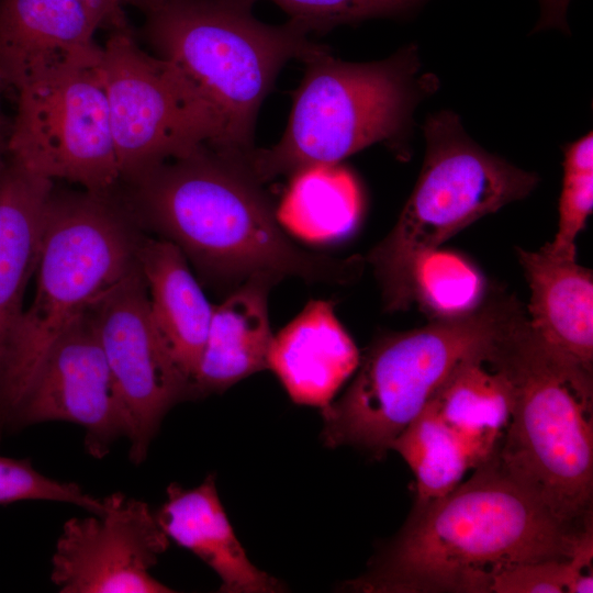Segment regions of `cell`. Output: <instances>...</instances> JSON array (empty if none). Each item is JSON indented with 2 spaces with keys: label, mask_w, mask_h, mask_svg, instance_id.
Returning a JSON list of instances; mask_svg holds the SVG:
<instances>
[{
  "label": "cell",
  "mask_w": 593,
  "mask_h": 593,
  "mask_svg": "<svg viewBox=\"0 0 593 593\" xmlns=\"http://www.w3.org/2000/svg\"><path fill=\"white\" fill-rule=\"evenodd\" d=\"M567 559L526 562L505 569L494 577L491 592L567 593L570 581Z\"/></svg>",
  "instance_id": "28"
},
{
  "label": "cell",
  "mask_w": 593,
  "mask_h": 593,
  "mask_svg": "<svg viewBox=\"0 0 593 593\" xmlns=\"http://www.w3.org/2000/svg\"><path fill=\"white\" fill-rule=\"evenodd\" d=\"M102 501L100 514L63 525L51 559V581L58 591L174 592L149 573L170 544L149 505L119 491Z\"/></svg>",
  "instance_id": "12"
},
{
  "label": "cell",
  "mask_w": 593,
  "mask_h": 593,
  "mask_svg": "<svg viewBox=\"0 0 593 593\" xmlns=\"http://www.w3.org/2000/svg\"><path fill=\"white\" fill-rule=\"evenodd\" d=\"M99 71L120 181L219 145L222 122L214 107L176 65L145 52L133 29L110 32Z\"/></svg>",
  "instance_id": "9"
},
{
  "label": "cell",
  "mask_w": 593,
  "mask_h": 593,
  "mask_svg": "<svg viewBox=\"0 0 593 593\" xmlns=\"http://www.w3.org/2000/svg\"><path fill=\"white\" fill-rule=\"evenodd\" d=\"M89 313L126 412L128 458L138 466L166 414L195 399L193 384L155 323L137 264Z\"/></svg>",
  "instance_id": "11"
},
{
  "label": "cell",
  "mask_w": 593,
  "mask_h": 593,
  "mask_svg": "<svg viewBox=\"0 0 593 593\" xmlns=\"http://www.w3.org/2000/svg\"><path fill=\"white\" fill-rule=\"evenodd\" d=\"M500 443L451 425L427 403L392 443L416 478L414 508L454 490L470 469L496 455Z\"/></svg>",
  "instance_id": "21"
},
{
  "label": "cell",
  "mask_w": 593,
  "mask_h": 593,
  "mask_svg": "<svg viewBox=\"0 0 593 593\" xmlns=\"http://www.w3.org/2000/svg\"><path fill=\"white\" fill-rule=\"evenodd\" d=\"M362 203L354 176L339 164L316 165L291 176L277 216L283 228L310 242H329L357 225Z\"/></svg>",
  "instance_id": "23"
},
{
  "label": "cell",
  "mask_w": 593,
  "mask_h": 593,
  "mask_svg": "<svg viewBox=\"0 0 593 593\" xmlns=\"http://www.w3.org/2000/svg\"><path fill=\"white\" fill-rule=\"evenodd\" d=\"M254 0H165L145 13L139 36L156 56L176 65L203 93L222 122L215 149H253L259 108L281 67L318 44L289 21L269 25Z\"/></svg>",
  "instance_id": "5"
},
{
  "label": "cell",
  "mask_w": 593,
  "mask_h": 593,
  "mask_svg": "<svg viewBox=\"0 0 593 593\" xmlns=\"http://www.w3.org/2000/svg\"><path fill=\"white\" fill-rule=\"evenodd\" d=\"M244 154L204 145L120 181L114 194L142 232L175 244L200 275L239 286L256 275L342 283L357 262L300 247Z\"/></svg>",
  "instance_id": "1"
},
{
  "label": "cell",
  "mask_w": 593,
  "mask_h": 593,
  "mask_svg": "<svg viewBox=\"0 0 593 593\" xmlns=\"http://www.w3.org/2000/svg\"><path fill=\"white\" fill-rule=\"evenodd\" d=\"M582 529L560 524L494 455L466 482L414 508L371 569L347 586L377 593H486L505 569L567 559Z\"/></svg>",
  "instance_id": "2"
},
{
  "label": "cell",
  "mask_w": 593,
  "mask_h": 593,
  "mask_svg": "<svg viewBox=\"0 0 593 593\" xmlns=\"http://www.w3.org/2000/svg\"><path fill=\"white\" fill-rule=\"evenodd\" d=\"M512 300L490 295L467 312L374 342L344 394L321 409L324 445L382 458L451 372L494 340Z\"/></svg>",
  "instance_id": "7"
},
{
  "label": "cell",
  "mask_w": 593,
  "mask_h": 593,
  "mask_svg": "<svg viewBox=\"0 0 593 593\" xmlns=\"http://www.w3.org/2000/svg\"><path fill=\"white\" fill-rule=\"evenodd\" d=\"M166 501L155 513L169 538L205 562L220 578L221 592L273 593L282 583L259 570L248 559L219 497L215 474H208L195 488L172 482Z\"/></svg>",
  "instance_id": "16"
},
{
  "label": "cell",
  "mask_w": 593,
  "mask_h": 593,
  "mask_svg": "<svg viewBox=\"0 0 593 593\" xmlns=\"http://www.w3.org/2000/svg\"><path fill=\"white\" fill-rule=\"evenodd\" d=\"M281 139L244 158L260 182L339 161L379 142L402 136L425 83L411 45L372 63H349L317 45L303 59Z\"/></svg>",
  "instance_id": "6"
},
{
  "label": "cell",
  "mask_w": 593,
  "mask_h": 593,
  "mask_svg": "<svg viewBox=\"0 0 593 593\" xmlns=\"http://www.w3.org/2000/svg\"><path fill=\"white\" fill-rule=\"evenodd\" d=\"M7 138H8V131L0 130V168L2 167L7 157Z\"/></svg>",
  "instance_id": "32"
},
{
  "label": "cell",
  "mask_w": 593,
  "mask_h": 593,
  "mask_svg": "<svg viewBox=\"0 0 593 593\" xmlns=\"http://www.w3.org/2000/svg\"><path fill=\"white\" fill-rule=\"evenodd\" d=\"M136 260L147 287L155 323L176 362L192 381L214 305L192 275L186 256L171 242L142 232Z\"/></svg>",
  "instance_id": "19"
},
{
  "label": "cell",
  "mask_w": 593,
  "mask_h": 593,
  "mask_svg": "<svg viewBox=\"0 0 593 593\" xmlns=\"http://www.w3.org/2000/svg\"><path fill=\"white\" fill-rule=\"evenodd\" d=\"M3 91H5L4 87L1 85L0 82V100H1V94L3 93ZM10 124V122L5 119L2 110H1V101H0V128L2 127H5Z\"/></svg>",
  "instance_id": "33"
},
{
  "label": "cell",
  "mask_w": 593,
  "mask_h": 593,
  "mask_svg": "<svg viewBox=\"0 0 593 593\" xmlns=\"http://www.w3.org/2000/svg\"><path fill=\"white\" fill-rule=\"evenodd\" d=\"M54 187L53 180L27 171L8 156L0 168V369L35 271Z\"/></svg>",
  "instance_id": "20"
},
{
  "label": "cell",
  "mask_w": 593,
  "mask_h": 593,
  "mask_svg": "<svg viewBox=\"0 0 593 593\" xmlns=\"http://www.w3.org/2000/svg\"><path fill=\"white\" fill-rule=\"evenodd\" d=\"M7 156L27 171L110 194L121 175L98 66L64 70L16 91Z\"/></svg>",
  "instance_id": "10"
},
{
  "label": "cell",
  "mask_w": 593,
  "mask_h": 593,
  "mask_svg": "<svg viewBox=\"0 0 593 593\" xmlns=\"http://www.w3.org/2000/svg\"><path fill=\"white\" fill-rule=\"evenodd\" d=\"M100 29L78 0H0V82L21 88L54 74L98 66Z\"/></svg>",
  "instance_id": "14"
},
{
  "label": "cell",
  "mask_w": 593,
  "mask_h": 593,
  "mask_svg": "<svg viewBox=\"0 0 593 593\" xmlns=\"http://www.w3.org/2000/svg\"><path fill=\"white\" fill-rule=\"evenodd\" d=\"M516 251L530 288L532 329L559 354L593 370L592 270L545 245L536 251Z\"/></svg>",
  "instance_id": "17"
},
{
  "label": "cell",
  "mask_w": 593,
  "mask_h": 593,
  "mask_svg": "<svg viewBox=\"0 0 593 593\" xmlns=\"http://www.w3.org/2000/svg\"><path fill=\"white\" fill-rule=\"evenodd\" d=\"M558 228L545 246L553 254L575 257V239L593 209V135L589 132L564 148Z\"/></svg>",
  "instance_id": "25"
},
{
  "label": "cell",
  "mask_w": 593,
  "mask_h": 593,
  "mask_svg": "<svg viewBox=\"0 0 593 593\" xmlns=\"http://www.w3.org/2000/svg\"><path fill=\"white\" fill-rule=\"evenodd\" d=\"M257 1V0H254ZM307 32L410 12L428 0H270Z\"/></svg>",
  "instance_id": "27"
},
{
  "label": "cell",
  "mask_w": 593,
  "mask_h": 593,
  "mask_svg": "<svg viewBox=\"0 0 593 593\" xmlns=\"http://www.w3.org/2000/svg\"><path fill=\"white\" fill-rule=\"evenodd\" d=\"M571 0H538L540 14L535 32L558 29L568 31L567 12Z\"/></svg>",
  "instance_id": "30"
},
{
  "label": "cell",
  "mask_w": 593,
  "mask_h": 593,
  "mask_svg": "<svg viewBox=\"0 0 593 593\" xmlns=\"http://www.w3.org/2000/svg\"><path fill=\"white\" fill-rule=\"evenodd\" d=\"M496 337L463 360L428 404L459 429L501 444L512 415L513 387L497 355Z\"/></svg>",
  "instance_id": "22"
},
{
  "label": "cell",
  "mask_w": 593,
  "mask_h": 593,
  "mask_svg": "<svg viewBox=\"0 0 593 593\" xmlns=\"http://www.w3.org/2000/svg\"><path fill=\"white\" fill-rule=\"evenodd\" d=\"M141 233L114 192L54 187L34 271V296L10 334L0 369V436L12 432L58 337L136 266Z\"/></svg>",
  "instance_id": "4"
},
{
  "label": "cell",
  "mask_w": 593,
  "mask_h": 593,
  "mask_svg": "<svg viewBox=\"0 0 593 593\" xmlns=\"http://www.w3.org/2000/svg\"><path fill=\"white\" fill-rule=\"evenodd\" d=\"M482 296V278L459 255L437 248L417 261L414 300L435 317L467 312L477 306Z\"/></svg>",
  "instance_id": "24"
},
{
  "label": "cell",
  "mask_w": 593,
  "mask_h": 593,
  "mask_svg": "<svg viewBox=\"0 0 593 593\" xmlns=\"http://www.w3.org/2000/svg\"><path fill=\"white\" fill-rule=\"evenodd\" d=\"M90 12L99 27L111 31L132 29L123 0H78Z\"/></svg>",
  "instance_id": "29"
},
{
  "label": "cell",
  "mask_w": 593,
  "mask_h": 593,
  "mask_svg": "<svg viewBox=\"0 0 593 593\" xmlns=\"http://www.w3.org/2000/svg\"><path fill=\"white\" fill-rule=\"evenodd\" d=\"M165 0H123L124 4L132 5L141 10L144 14L157 5H159Z\"/></svg>",
  "instance_id": "31"
},
{
  "label": "cell",
  "mask_w": 593,
  "mask_h": 593,
  "mask_svg": "<svg viewBox=\"0 0 593 593\" xmlns=\"http://www.w3.org/2000/svg\"><path fill=\"white\" fill-rule=\"evenodd\" d=\"M23 501H52L79 506L89 513L103 510L102 499L75 482L52 479L35 469L30 458L0 455V505Z\"/></svg>",
  "instance_id": "26"
},
{
  "label": "cell",
  "mask_w": 593,
  "mask_h": 593,
  "mask_svg": "<svg viewBox=\"0 0 593 593\" xmlns=\"http://www.w3.org/2000/svg\"><path fill=\"white\" fill-rule=\"evenodd\" d=\"M278 281L270 275H256L213 306L205 345L192 380L195 399L222 393L267 369L272 338L268 295Z\"/></svg>",
  "instance_id": "18"
},
{
  "label": "cell",
  "mask_w": 593,
  "mask_h": 593,
  "mask_svg": "<svg viewBox=\"0 0 593 593\" xmlns=\"http://www.w3.org/2000/svg\"><path fill=\"white\" fill-rule=\"evenodd\" d=\"M423 130L426 152L419 177L395 225L368 255L389 312L415 302L414 272L423 255L527 197L538 183L534 172L474 143L451 111L432 114Z\"/></svg>",
  "instance_id": "8"
},
{
  "label": "cell",
  "mask_w": 593,
  "mask_h": 593,
  "mask_svg": "<svg viewBox=\"0 0 593 593\" xmlns=\"http://www.w3.org/2000/svg\"><path fill=\"white\" fill-rule=\"evenodd\" d=\"M496 349L513 387L496 457L560 524L580 530L593 522V370L545 344L516 300Z\"/></svg>",
  "instance_id": "3"
},
{
  "label": "cell",
  "mask_w": 593,
  "mask_h": 593,
  "mask_svg": "<svg viewBox=\"0 0 593 593\" xmlns=\"http://www.w3.org/2000/svg\"><path fill=\"white\" fill-rule=\"evenodd\" d=\"M359 361L358 348L337 318L334 304L311 300L272 335L267 369L295 404L321 410L333 401Z\"/></svg>",
  "instance_id": "15"
},
{
  "label": "cell",
  "mask_w": 593,
  "mask_h": 593,
  "mask_svg": "<svg viewBox=\"0 0 593 593\" xmlns=\"http://www.w3.org/2000/svg\"><path fill=\"white\" fill-rule=\"evenodd\" d=\"M66 422L83 428L89 456L104 458L126 438V412L89 311L55 342L13 423L12 432Z\"/></svg>",
  "instance_id": "13"
}]
</instances>
